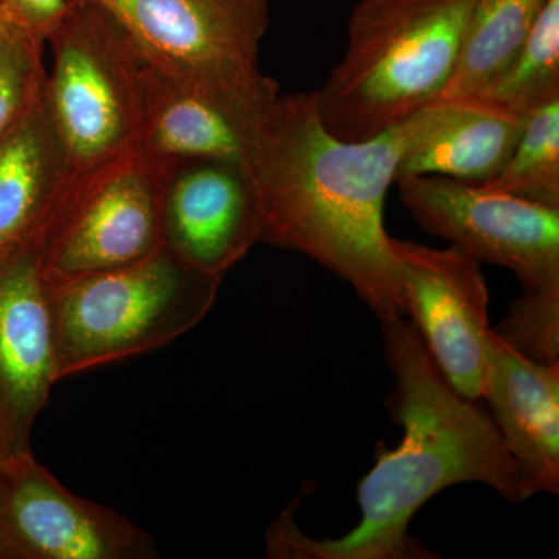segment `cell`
Returning <instances> with one entry per match:
<instances>
[{"instance_id":"17","label":"cell","mask_w":559,"mask_h":559,"mask_svg":"<svg viewBox=\"0 0 559 559\" xmlns=\"http://www.w3.org/2000/svg\"><path fill=\"white\" fill-rule=\"evenodd\" d=\"M546 2L474 0L451 79L433 103H469L484 94L520 53Z\"/></svg>"},{"instance_id":"21","label":"cell","mask_w":559,"mask_h":559,"mask_svg":"<svg viewBox=\"0 0 559 559\" xmlns=\"http://www.w3.org/2000/svg\"><path fill=\"white\" fill-rule=\"evenodd\" d=\"M502 337L525 358L543 364L559 362V290L524 293L496 326Z\"/></svg>"},{"instance_id":"24","label":"cell","mask_w":559,"mask_h":559,"mask_svg":"<svg viewBox=\"0 0 559 559\" xmlns=\"http://www.w3.org/2000/svg\"><path fill=\"white\" fill-rule=\"evenodd\" d=\"M0 459H2V457H0Z\"/></svg>"},{"instance_id":"18","label":"cell","mask_w":559,"mask_h":559,"mask_svg":"<svg viewBox=\"0 0 559 559\" xmlns=\"http://www.w3.org/2000/svg\"><path fill=\"white\" fill-rule=\"evenodd\" d=\"M559 100V0H547L520 53L484 94L459 105L525 124L528 117Z\"/></svg>"},{"instance_id":"23","label":"cell","mask_w":559,"mask_h":559,"mask_svg":"<svg viewBox=\"0 0 559 559\" xmlns=\"http://www.w3.org/2000/svg\"><path fill=\"white\" fill-rule=\"evenodd\" d=\"M11 27H22V25L16 21V17L11 14L9 7L3 3V0H0V31H7V28ZM25 31H27V28H25Z\"/></svg>"},{"instance_id":"8","label":"cell","mask_w":559,"mask_h":559,"mask_svg":"<svg viewBox=\"0 0 559 559\" xmlns=\"http://www.w3.org/2000/svg\"><path fill=\"white\" fill-rule=\"evenodd\" d=\"M171 167L138 153L73 193L39 248L47 282L119 270L160 249L162 191Z\"/></svg>"},{"instance_id":"13","label":"cell","mask_w":559,"mask_h":559,"mask_svg":"<svg viewBox=\"0 0 559 559\" xmlns=\"http://www.w3.org/2000/svg\"><path fill=\"white\" fill-rule=\"evenodd\" d=\"M528 496L559 491V362L525 358L489 331L484 393Z\"/></svg>"},{"instance_id":"20","label":"cell","mask_w":559,"mask_h":559,"mask_svg":"<svg viewBox=\"0 0 559 559\" xmlns=\"http://www.w3.org/2000/svg\"><path fill=\"white\" fill-rule=\"evenodd\" d=\"M44 43L24 27L0 31V140L43 95L47 70Z\"/></svg>"},{"instance_id":"4","label":"cell","mask_w":559,"mask_h":559,"mask_svg":"<svg viewBox=\"0 0 559 559\" xmlns=\"http://www.w3.org/2000/svg\"><path fill=\"white\" fill-rule=\"evenodd\" d=\"M221 282L164 246L130 266L49 282L58 381L189 333L212 310Z\"/></svg>"},{"instance_id":"1","label":"cell","mask_w":559,"mask_h":559,"mask_svg":"<svg viewBox=\"0 0 559 559\" xmlns=\"http://www.w3.org/2000/svg\"><path fill=\"white\" fill-rule=\"evenodd\" d=\"M385 359L395 388L392 417L404 428L399 448L381 451L359 481L360 522L337 539H314L286 507L266 532V555L275 559L433 558L409 535L414 514L433 496L457 484L487 485L521 503L527 487L479 401L460 395L404 318L380 320Z\"/></svg>"},{"instance_id":"14","label":"cell","mask_w":559,"mask_h":559,"mask_svg":"<svg viewBox=\"0 0 559 559\" xmlns=\"http://www.w3.org/2000/svg\"><path fill=\"white\" fill-rule=\"evenodd\" d=\"M66 187L68 165L43 91L0 140V263L44 245Z\"/></svg>"},{"instance_id":"19","label":"cell","mask_w":559,"mask_h":559,"mask_svg":"<svg viewBox=\"0 0 559 559\" xmlns=\"http://www.w3.org/2000/svg\"><path fill=\"white\" fill-rule=\"evenodd\" d=\"M480 186L559 209V100L528 117L502 170Z\"/></svg>"},{"instance_id":"16","label":"cell","mask_w":559,"mask_h":559,"mask_svg":"<svg viewBox=\"0 0 559 559\" xmlns=\"http://www.w3.org/2000/svg\"><path fill=\"white\" fill-rule=\"evenodd\" d=\"M407 127L396 179L436 175L481 183L502 170L525 124L473 106L433 103L414 114Z\"/></svg>"},{"instance_id":"22","label":"cell","mask_w":559,"mask_h":559,"mask_svg":"<svg viewBox=\"0 0 559 559\" xmlns=\"http://www.w3.org/2000/svg\"><path fill=\"white\" fill-rule=\"evenodd\" d=\"M3 3L22 27L46 43L68 9L69 0H3Z\"/></svg>"},{"instance_id":"7","label":"cell","mask_w":559,"mask_h":559,"mask_svg":"<svg viewBox=\"0 0 559 559\" xmlns=\"http://www.w3.org/2000/svg\"><path fill=\"white\" fill-rule=\"evenodd\" d=\"M396 183L423 230L507 267L524 293L559 290V209L444 176H403Z\"/></svg>"},{"instance_id":"10","label":"cell","mask_w":559,"mask_h":559,"mask_svg":"<svg viewBox=\"0 0 559 559\" xmlns=\"http://www.w3.org/2000/svg\"><path fill=\"white\" fill-rule=\"evenodd\" d=\"M406 316L423 345L460 395L481 400L489 294L476 257L451 245L429 248L390 237Z\"/></svg>"},{"instance_id":"2","label":"cell","mask_w":559,"mask_h":559,"mask_svg":"<svg viewBox=\"0 0 559 559\" xmlns=\"http://www.w3.org/2000/svg\"><path fill=\"white\" fill-rule=\"evenodd\" d=\"M407 132L406 120L360 142L334 138L320 121L311 92H300L272 103L257 124L250 154L260 242L322 264L380 320L406 316L384 201Z\"/></svg>"},{"instance_id":"6","label":"cell","mask_w":559,"mask_h":559,"mask_svg":"<svg viewBox=\"0 0 559 559\" xmlns=\"http://www.w3.org/2000/svg\"><path fill=\"white\" fill-rule=\"evenodd\" d=\"M180 86L257 127L280 95L260 70L270 0H91Z\"/></svg>"},{"instance_id":"15","label":"cell","mask_w":559,"mask_h":559,"mask_svg":"<svg viewBox=\"0 0 559 559\" xmlns=\"http://www.w3.org/2000/svg\"><path fill=\"white\" fill-rule=\"evenodd\" d=\"M255 130L145 61L139 134L143 156L165 165L227 160L249 168Z\"/></svg>"},{"instance_id":"3","label":"cell","mask_w":559,"mask_h":559,"mask_svg":"<svg viewBox=\"0 0 559 559\" xmlns=\"http://www.w3.org/2000/svg\"><path fill=\"white\" fill-rule=\"evenodd\" d=\"M473 3L359 0L344 58L311 92L325 130L360 142L432 105L451 79Z\"/></svg>"},{"instance_id":"11","label":"cell","mask_w":559,"mask_h":559,"mask_svg":"<svg viewBox=\"0 0 559 559\" xmlns=\"http://www.w3.org/2000/svg\"><path fill=\"white\" fill-rule=\"evenodd\" d=\"M261 205L246 165H173L160 202L162 246L183 263L224 278L260 242Z\"/></svg>"},{"instance_id":"12","label":"cell","mask_w":559,"mask_h":559,"mask_svg":"<svg viewBox=\"0 0 559 559\" xmlns=\"http://www.w3.org/2000/svg\"><path fill=\"white\" fill-rule=\"evenodd\" d=\"M57 382L50 283L28 249L0 263V457L32 451Z\"/></svg>"},{"instance_id":"9","label":"cell","mask_w":559,"mask_h":559,"mask_svg":"<svg viewBox=\"0 0 559 559\" xmlns=\"http://www.w3.org/2000/svg\"><path fill=\"white\" fill-rule=\"evenodd\" d=\"M156 540L73 495L32 451L0 459V559H156Z\"/></svg>"},{"instance_id":"5","label":"cell","mask_w":559,"mask_h":559,"mask_svg":"<svg viewBox=\"0 0 559 559\" xmlns=\"http://www.w3.org/2000/svg\"><path fill=\"white\" fill-rule=\"evenodd\" d=\"M46 44L53 62L44 95L68 165L64 204L139 153L145 60L119 22L91 0H69Z\"/></svg>"}]
</instances>
